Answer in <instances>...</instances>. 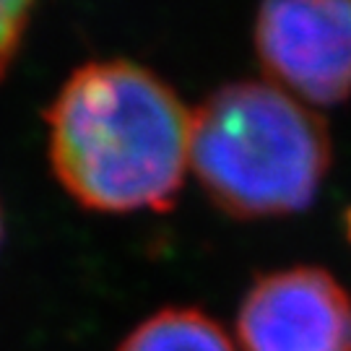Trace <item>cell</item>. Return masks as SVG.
<instances>
[{
	"mask_svg": "<svg viewBox=\"0 0 351 351\" xmlns=\"http://www.w3.org/2000/svg\"><path fill=\"white\" fill-rule=\"evenodd\" d=\"M190 114L149 68L91 60L45 112L52 172L91 211H167L190 167Z\"/></svg>",
	"mask_w": 351,
	"mask_h": 351,
	"instance_id": "obj_1",
	"label": "cell"
},
{
	"mask_svg": "<svg viewBox=\"0 0 351 351\" xmlns=\"http://www.w3.org/2000/svg\"><path fill=\"white\" fill-rule=\"evenodd\" d=\"M190 169L237 219L304 211L330 169V136L271 81H234L190 114Z\"/></svg>",
	"mask_w": 351,
	"mask_h": 351,
	"instance_id": "obj_2",
	"label": "cell"
},
{
	"mask_svg": "<svg viewBox=\"0 0 351 351\" xmlns=\"http://www.w3.org/2000/svg\"><path fill=\"white\" fill-rule=\"evenodd\" d=\"M263 68L300 99L333 107L351 94V0H278L255 19Z\"/></svg>",
	"mask_w": 351,
	"mask_h": 351,
	"instance_id": "obj_3",
	"label": "cell"
},
{
	"mask_svg": "<svg viewBox=\"0 0 351 351\" xmlns=\"http://www.w3.org/2000/svg\"><path fill=\"white\" fill-rule=\"evenodd\" d=\"M245 351H351V294L317 265L255 278L239 304Z\"/></svg>",
	"mask_w": 351,
	"mask_h": 351,
	"instance_id": "obj_4",
	"label": "cell"
},
{
	"mask_svg": "<svg viewBox=\"0 0 351 351\" xmlns=\"http://www.w3.org/2000/svg\"><path fill=\"white\" fill-rule=\"evenodd\" d=\"M117 351H237L213 317L195 307H164L146 317Z\"/></svg>",
	"mask_w": 351,
	"mask_h": 351,
	"instance_id": "obj_5",
	"label": "cell"
},
{
	"mask_svg": "<svg viewBox=\"0 0 351 351\" xmlns=\"http://www.w3.org/2000/svg\"><path fill=\"white\" fill-rule=\"evenodd\" d=\"M34 5L26 0H0V78L8 73L21 47Z\"/></svg>",
	"mask_w": 351,
	"mask_h": 351,
	"instance_id": "obj_6",
	"label": "cell"
},
{
	"mask_svg": "<svg viewBox=\"0 0 351 351\" xmlns=\"http://www.w3.org/2000/svg\"><path fill=\"white\" fill-rule=\"evenodd\" d=\"M3 229L5 226H3V208H0V242H3Z\"/></svg>",
	"mask_w": 351,
	"mask_h": 351,
	"instance_id": "obj_7",
	"label": "cell"
}]
</instances>
